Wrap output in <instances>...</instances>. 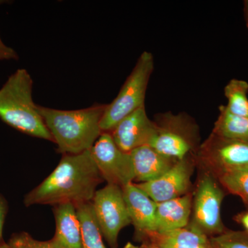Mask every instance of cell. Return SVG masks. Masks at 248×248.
Wrapping results in <instances>:
<instances>
[{
	"mask_svg": "<svg viewBox=\"0 0 248 248\" xmlns=\"http://www.w3.org/2000/svg\"><path fill=\"white\" fill-rule=\"evenodd\" d=\"M104 180L91 150L77 155H63L57 167L37 187L26 195L24 205H78L91 203L98 186Z\"/></svg>",
	"mask_w": 248,
	"mask_h": 248,
	"instance_id": "cell-1",
	"label": "cell"
},
{
	"mask_svg": "<svg viewBox=\"0 0 248 248\" xmlns=\"http://www.w3.org/2000/svg\"><path fill=\"white\" fill-rule=\"evenodd\" d=\"M107 104L75 110H63L38 106L46 125L62 155H77L89 151L103 133L100 122Z\"/></svg>",
	"mask_w": 248,
	"mask_h": 248,
	"instance_id": "cell-2",
	"label": "cell"
},
{
	"mask_svg": "<svg viewBox=\"0 0 248 248\" xmlns=\"http://www.w3.org/2000/svg\"><path fill=\"white\" fill-rule=\"evenodd\" d=\"M32 87L27 70L19 68L11 75L0 89V119L21 133L54 142L32 99Z\"/></svg>",
	"mask_w": 248,
	"mask_h": 248,
	"instance_id": "cell-3",
	"label": "cell"
},
{
	"mask_svg": "<svg viewBox=\"0 0 248 248\" xmlns=\"http://www.w3.org/2000/svg\"><path fill=\"white\" fill-rule=\"evenodd\" d=\"M155 128L148 146L165 156L181 161L195 155L200 143V128L186 112H161L154 117Z\"/></svg>",
	"mask_w": 248,
	"mask_h": 248,
	"instance_id": "cell-4",
	"label": "cell"
},
{
	"mask_svg": "<svg viewBox=\"0 0 248 248\" xmlns=\"http://www.w3.org/2000/svg\"><path fill=\"white\" fill-rule=\"evenodd\" d=\"M154 68L153 54L143 52L117 97L107 104L100 122L103 133H110L125 117L145 107L147 88Z\"/></svg>",
	"mask_w": 248,
	"mask_h": 248,
	"instance_id": "cell-5",
	"label": "cell"
},
{
	"mask_svg": "<svg viewBox=\"0 0 248 248\" xmlns=\"http://www.w3.org/2000/svg\"><path fill=\"white\" fill-rule=\"evenodd\" d=\"M91 204L103 237L111 248H118L120 232L131 224L123 189L119 186L107 184L96 191Z\"/></svg>",
	"mask_w": 248,
	"mask_h": 248,
	"instance_id": "cell-6",
	"label": "cell"
},
{
	"mask_svg": "<svg viewBox=\"0 0 248 248\" xmlns=\"http://www.w3.org/2000/svg\"><path fill=\"white\" fill-rule=\"evenodd\" d=\"M220 186L213 174L204 172L192 200L190 224L208 236H217L226 231L221 218V205L225 195Z\"/></svg>",
	"mask_w": 248,
	"mask_h": 248,
	"instance_id": "cell-7",
	"label": "cell"
},
{
	"mask_svg": "<svg viewBox=\"0 0 248 248\" xmlns=\"http://www.w3.org/2000/svg\"><path fill=\"white\" fill-rule=\"evenodd\" d=\"M196 164L216 177L232 170L248 167V142L220 138L214 134L201 143Z\"/></svg>",
	"mask_w": 248,
	"mask_h": 248,
	"instance_id": "cell-8",
	"label": "cell"
},
{
	"mask_svg": "<svg viewBox=\"0 0 248 248\" xmlns=\"http://www.w3.org/2000/svg\"><path fill=\"white\" fill-rule=\"evenodd\" d=\"M91 155L104 182L124 187L135 182L130 153L122 151L110 133H103L91 149Z\"/></svg>",
	"mask_w": 248,
	"mask_h": 248,
	"instance_id": "cell-9",
	"label": "cell"
},
{
	"mask_svg": "<svg viewBox=\"0 0 248 248\" xmlns=\"http://www.w3.org/2000/svg\"><path fill=\"white\" fill-rule=\"evenodd\" d=\"M195 155L178 161L167 172L151 182L135 184L156 203L178 198L188 193L196 164Z\"/></svg>",
	"mask_w": 248,
	"mask_h": 248,
	"instance_id": "cell-10",
	"label": "cell"
},
{
	"mask_svg": "<svg viewBox=\"0 0 248 248\" xmlns=\"http://www.w3.org/2000/svg\"><path fill=\"white\" fill-rule=\"evenodd\" d=\"M155 125L143 107L125 117L110 132L115 144L125 153L148 145L153 136Z\"/></svg>",
	"mask_w": 248,
	"mask_h": 248,
	"instance_id": "cell-11",
	"label": "cell"
},
{
	"mask_svg": "<svg viewBox=\"0 0 248 248\" xmlns=\"http://www.w3.org/2000/svg\"><path fill=\"white\" fill-rule=\"evenodd\" d=\"M131 224L139 236L156 231V203L135 183L123 188Z\"/></svg>",
	"mask_w": 248,
	"mask_h": 248,
	"instance_id": "cell-12",
	"label": "cell"
},
{
	"mask_svg": "<svg viewBox=\"0 0 248 248\" xmlns=\"http://www.w3.org/2000/svg\"><path fill=\"white\" fill-rule=\"evenodd\" d=\"M141 237L158 248H215L208 235L190 223L173 231L146 233Z\"/></svg>",
	"mask_w": 248,
	"mask_h": 248,
	"instance_id": "cell-13",
	"label": "cell"
},
{
	"mask_svg": "<svg viewBox=\"0 0 248 248\" xmlns=\"http://www.w3.org/2000/svg\"><path fill=\"white\" fill-rule=\"evenodd\" d=\"M130 155L135 172V184L151 182L157 179L178 161L158 153L148 145L139 147Z\"/></svg>",
	"mask_w": 248,
	"mask_h": 248,
	"instance_id": "cell-14",
	"label": "cell"
},
{
	"mask_svg": "<svg viewBox=\"0 0 248 248\" xmlns=\"http://www.w3.org/2000/svg\"><path fill=\"white\" fill-rule=\"evenodd\" d=\"M55 235L52 244L56 248H81V226L76 207L72 203L53 206Z\"/></svg>",
	"mask_w": 248,
	"mask_h": 248,
	"instance_id": "cell-15",
	"label": "cell"
},
{
	"mask_svg": "<svg viewBox=\"0 0 248 248\" xmlns=\"http://www.w3.org/2000/svg\"><path fill=\"white\" fill-rule=\"evenodd\" d=\"M192 200L193 196L188 192L182 197L156 203L155 232H162L187 226L190 223Z\"/></svg>",
	"mask_w": 248,
	"mask_h": 248,
	"instance_id": "cell-16",
	"label": "cell"
},
{
	"mask_svg": "<svg viewBox=\"0 0 248 248\" xmlns=\"http://www.w3.org/2000/svg\"><path fill=\"white\" fill-rule=\"evenodd\" d=\"M218 110L212 133L222 138L248 142V117L231 113L224 105L220 106Z\"/></svg>",
	"mask_w": 248,
	"mask_h": 248,
	"instance_id": "cell-17",
	"label": "cell"
},
{
	"mask_svg": "<svg viewBox=\"0 0 248 248\" xmlns=\"http://www.w3.org/2000/svg\"><path fill=\"white\" fill-rule=\"evenodd\" d=\"M76 210L81 226V248H107L93 213L92 204H81Z\"/></svg>",
	"mask_w": 248,
	"mask_h": 248,
	"instance_id": "cell-18",
	"label": "cell"
},
{
	"mask_svg": "<svg viewBox=\"0 0 248 248\" xmlns=\"http://www.w3.org/2000/svg\"><path fill=\"white\" fill-rule=\"evenodd\" d=\"M228 99L227 109L234 115L248 117V83L244 80L232 79L225 86Z\"/></svg>",
	"mask_w": 248,
	"mask_h": 248,
	"instance_id": "cell-19",
	"label": "cell"
},
{
	"mask_svg": "<svg viewBox=\"0 0 248 248\" xmlns=\"http://www.w3.org/2000/svg\"><path fill=\"white\" fill-rule=\"evenodd\" d=\"M215 178L223 188L239 197L248 206V167L226 171Z\"/></svg>",
	"mask_w": 248,
	"mask_h": 248,
	"instance_id": "cell-20",
	"label": "cell"
},
{
	"mask_svg": "<svg viewBox=\"0 0 248 248\" xmlns=\"http://www.w3.org/2000/svg\"><path fill=\"white\" fill-rule=\"evenodd\" d=\"M215 248H248V232L226 231L210 239Z\"/></svg>",
	"mask_w": 248,
	"mask_h": 248,
	"instance_id": "cell-21",
	"label": "cell"
},
{
	"mask_svg": "<svg viewBox=\"0 0 248 248\" xmlns=\"http://www.w3.org/2000/svg\"><path fill=\"white\" fill-rule=\"evenodd\" d=\"M9 248H56L49 241H38L26 232L15 233L7 243Z\"/></svg>",
	"mask_w": 248,
	"mask_h": 248,
	"instance_id": "cell-22",
	"label": "cell"
},
{
	"mask_svg": "<svg viewBox=\"0 0 248 248\" xmlns=\"http://www.w3.org/2000/svg\"><path fill=\"white\" fill-rule=\"evenodd\" d=\"M19 57L17 52L8 46L4 43L1 37H0V61L2 60H18Z\"/></svg>",
	"mask_w": 248,
	"mask_h": 248,
	"instance_id": "cell-23",
	"label": "cell"
},
{
	"mask_svg": "<svg viewBox=\"0 0 248 248\" xmlns=\"http://www.w3.org/2000/svg\"><path fill=\"white\" fill-rule=\"evenodd\" d=\"M8 210H9V206H8L7 201L0 194V243L4 241L2 238L3 228H4Z\"/></svg>",
	"mask_w": 248,
	"mask_h": 248,
	"instance_id": "cell-24",
	"label": "cell"
},
{
	"mask_svg": "<svg viewBox=\"0 0 248 248\" xmlns=\"http://www.w3.org/2000/svg\"><path fill=\"white\" fill-rule=\"evenodd\" d=\"M235 219L240 224L242 225L245 230H246L245 231L248 232V211L239 214L237 216L235 217Z\"/></svg>",
	"mask_w": 248,
	"mask_h": 248,
	"instance_id": "cell-25",
	"label": "cell"
},
{
	"mask_svg": "<svg viewBox=\"0 0 248 248\" xmlns=\"http://www.w3.org/2000/svg\"><path fill=\"white\" fill-rule=\"evenodd\" d=\"M244 12L246 26L248 28V0H245L244 2Z\"/></svg>",
	"mask_w": 248,
	"mask_h": 248,
	"instance_id": "cell-26",
	"label": "cell"
},
{
	"mask_svg": "<svg viewBox=\"0 0 248 248\" xmlns=\"http://www.w3.org/2000/svg\"><path fill=\"white\" fill-rule=\"evenodd\" d=\"M142 246H143V248H158L156 246H155V245L152 244L149 242H147V241L142 245Z\"/></svg>",
	"mask_w": 248,
	"mask_h": 248,
	"instance_id": "cell-27",
	"label": "cell"
},
{
	"mask_svg": "<svg viewBox=\"0 0 248 248\" xmlns=\"http://www.w3.org/2000/svg\"><path fill=\"white\" fill-rule=\"evenodd\" d=\"M124 248H143V246H135L131 243H128L126 245H125V247Z\"/></svg>",
	"mask_w": 248,
	"mask_h": 248,
	"instance_id": "cell-28",
	"label": "cell"
},
{
	"mask_svg": "<svg viewBox=\"0 0 248 248\" xmlns=\"http://www.w3.org/2000/svg\"><path fill=\"white\" fill-rule=\"evenodd\" d=\"M0 248H9V245L7 243L3 241V242L0 243Z\"/></svg>",
	"mask_w": 248,
	"mask_h": 248,
	"instance_id": "cell-29",
	"label": "cell"
},
{
	"mask_svg": "<svg viewBox=\"0 0 248 248\" xmlns=\"http://www.w3.org/2000/svg\"><path fill=\"white\" fill-rule=\"evenodd\" d=\"M4 1H1V0H0V4H3V3H4Z\"/></svg>",
	"mask_w": 248,
	"mask_h": 248,
	"instance_id": "cell-30",
	"label": "cell"
}]
</instances>
